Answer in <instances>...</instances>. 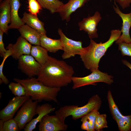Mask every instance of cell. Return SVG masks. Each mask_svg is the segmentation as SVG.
<instances>
[{
	"label": "cell",
	"mask_w": 131,
	"mask_h": 131,
	"mask_svg": "<svg viewBox=\"0 0 131 131\" xmlns=\"http://www.w3.org/2000/svg\"><path fill=\"white\" fill-rule=\"evenodd\" d=\"M89 0H69L66 3L64 4L58 10L62 20L68 22L70 19V16L78 9L83 6Z\"/></svg>",
	"instance_id": "14"
},
{
	"label": "cell",
	"mask_w": 131,
	"mask_h": 131,
	"mask_svg": "<svg viewBox=\"0 0 131 131\" xmlns=\"http://www.w3.org/2000/svg\"><path fill=\"white\" fill-rule=\"evenodd\" d=\"M107 98L110 110L113 119L116 122L123 115L113 98L111 91H108Z\"/></svg>",
	"instance_id": "24"
},
{
	"label": "cell",
	"mask_w": 131,
	"mask_h": 131,
	"mask_svg": "<svg viewBox=\"0 0 131 131\" xmlns=\"http://www.w3.org/2000/svg\"><path fill=\"white\" fill-rule=\"evenodd\" d=\"M74 73L73 67L65 61L49 56L47 62L41 66L37 79L47 86L61 88L72 82Z\"/></svg>",
	"instance_id": "1"
},
{
	"label": "cell",
	"mask_w": 131,
	"mask_h": 131,
	"mask_svg": "<svg viewBox=\"0 0 131 131\" xmlns=\"http://www.w3.org/2000/svg\"><path fill=\"white\" fill-rule=\"evenodd\" d=\"M102 101L97 94L90 98L87 103L84 106L79 107L75 105H66L61 107L55 112L56 115L65 120L71 116L72 119L76 120L82 118L96 108L101 107Z\"/></svg>",
	"instance_id": "4"
},
{
	"label": "cell",
	"mask_w": 131,
	"mask_h": 131,
	"mask_svg": "<svg viewBox=\"0 0 131 131\" xmlns=\"http://www.w3.org/2000/svg\"><path fill=\"white\" fill-rule=\"evenodd\" d=\"M42 8L47 9L51 13H54L57 12L64 3L59 0H37Z\"/></svg>",
	"instance_id": "23"
},
{
	"label": "cell",
	"mask_w": 131,
	"mask_h": 131,
	"mask_svg": "<svg viewBox=\"0 0 131 131\" xmlns=\"http://www.w3.org/2000/svg\"><path fill=\"white\" fill-rule=\"evenodd\" d=\"M3 131H19L17 122L14 118H12L4 121Z\"/></svg>",
	"instance_id": "28"
},
{
	"label": "cell",
	"mask_w": 131,
	"mask_h": 131,
	"mask_svg": "<svg viewBox=\"0 0 131 131\" xmlns=\"http://www.w3.org/2000/svg\"><path fill=\"white\" fill-rule=\"evenodd\" d=\"M121 30H112L109 39L106 42L97 43L90 39L89 45L84 48V50L80 55L81 60L85 67L91 72L98 69L100 60L104 56L109 48L116 41L121 34Z\"/></svg>",
	"instance_id": "2"
},
{
	"label": "cell",
	"mask_w": 131,
	"mask_h": 131,
	"mask_svg": "<svg viewBox=\"0 0 131 131\" xmlns=\"http://www.w3.org/2000/svg\"><path fill=\"white\" fill-rule=\"evenodd\" d=\"M116 6H113L115 13L121 17L122 21V26L121 30L122 34L115 41L116 43L119 42L129 43L131 42L130 30L131 27V12L127 14L122 12L115 1Z\"/></svg>",
	"instance_id": "12"
},
{
	"label": "cell",
	"mask_w": 131,
	"mask_h": 131,
	"mask_svg": "<svg viewBox=\"0 0 131 131\" xmlns=\"http://www.w3.org/2000/svg\"></svg>",
	"instance_id": "37"
},
{
	"label": "cell",
	"mask_w": 131,
	"mask_h": 131,
	"mask_svg": "<svg viewBox=\"0 0 131 131\" xmlns=\"http://www.w3.org/2000/svg\"><path fill=\"white\" fill-rule=\"evenodd\" d=\"M65 119L55 114L45 115L39 122L40 131H66L68 128Z\"/></svg>",
	"instance_id": "8"
},
{
	"label": "cell",
	"mask_w": 131,
	"mask_h": 131,
	"mask_svg": "<svg viewBox=\"0 0 131 131\" xmlns=\"http://www.w3.org/2000/svg\"><path fill=\"white\" fill-rule=\"evenodd\" d=\"M28 10L30 14L37 16L41 7L37 0H27Z\"/></svg>",
	"instance_id": "29"
},
{
	"label": "cell",
	"mask_w": 131,
	"mask_h": 131,
	"mask_svg": "<svg viewBox=\"0 0 131 131\" xmlns=\"http://www.w3.org/2000/svg\"><path fill=\"white\" fill-rule=\"evenodd\" d=\"M113 77L107 73L103 72L98 69L92 72L89 75L83 77L73 76L72 88L76 89L82 86L92 85H95V83L103 82L110 85L113 82Z\"/></svg>",
	"instance_id": "5"
},
{
	"label": "cell",
	"mask_w": 131,
	"mask_h": 131,
	"mask_svg": "<svg viewBox=\"0 0 131 131\" xmlns=\"http://www.w3.org/2000/svg\"></svg>",
	"instance_id": "38"
},
{
	"label": "cell",
	"mask_w": 131,
	"mask_h": 131,
	"mask_svg": "<svg viewBox=\"0 0 131 131\" xmlns=\"http://www.w3.org/2000/svg\"><path fill=\"white\" fill-rule=\"evenodd\" d=\"M7 48L8 50L3 57V61L0 66V80L2 81L3 83L6 84H8L9 83V81L3 74V68L6 59L8 57L11 56L12 53L11 51L10 48L7 47Z\"/></svg>",
	"instance_id": "30"
},
{
	"label": "cell",
	"mask_w": 131,
	"mask_h": 131,
	"mask_svg": "<svg viewBox=\"0 0 131 131\" xmlns=\"http://www.w3.org/2000/svg\"><path fill=\"white\" fill-rule=\"evenodd\" d=\"M101 18L99 13L96 11L93 16L89 15L87 17L83 18L78 23L79 30L87 33L90 39L97 38L98 35L97 26Z\"/></svg>",
	"instance_id": "11"
},
{
	"label": "cell",
	"mask_w": 131,
	"mask_h": 131,
	"mask_svg": "<svg viewBox=\"0 0 131 131\" xmlns=\"http://www.w3.org/2000/svg\"><path fill=\"white\" fill-rule=\"evenodd\" d=\"M0 2H1L2 1V0H0Z\"/></svg>",
	"instance_id": "36"
},
{
	"label": "cell",
	"mask_w": 131,
	"mask_h": 131,
	"mask_svg": "<svg viewBox=\"0 0 131 131\" xmlns=\"http://www.w3.org/2000/svg\"><path fill=\"white\" fill-rule=\"evenodd\" d=\"M57 31L63 47L64 52L61 56L63 59L69 58L76 55H80L82 53L84 48L82 47L81 41H75L68 38L60 28L58 29Z\"/></svg>",
	"instance_id": "7"
},
{
	"label": "cell",
	"mask_w": 131,
	"mask_h": 131,
	"mask_svg": "<svg viewBox=\"0 0 131 131\" xmlns=\"http://www.w3.org/2000/svg\"><path fill=\"white\" fill-rule=\"evenodd\" d=\"M106 114H98L97 115L95 123V131H101L103 129L108 127Z\"/></svg>",
	"instance_id": "27"
},
{
	"label": "cell",
	"mask_w": 131,
	"mask_h": 131,
	"mask_svg": "<svg viewBox=\"0 0 131 131\" xmlns=\"http://www.w3.org/2000/svg\"><path fill=\"white\" fill-rule=\"evenodd\" d=\"M10 7L11 21L8 29H19L25 23L18 15V10L21 6L20 0H9Z\"/></svg>",
	"instance_id": "18"
},
{
	"label": "cell",
	"mask_w": 131,
	"mask_h": 131,
	"mask_svg": "<svg viewBox=\"0 0 131 131\" xmlns=\"http://www.w3.org/2000/svg\"><path fill=\"white\" fill-rule=\"evenodd\" d=\"M4 32L0 30V55L3 57L7 50L4 47V43L3 40V37Z\"/></svg>",
	"instance_id": "32"
},
{
	"label": "cell",
	"mask_w": 131,
	"mask_h": 131,
	"mask_svg": "<svg viewBox=\"0 0 131 131\" xmlns=\"http://www.w3.org/2000/svg\"><path fill=\"white\" fill-rule=\"evenodd\" d=\"M118 46V50L121 51L123 56L131 57V42L126 43L119 42L116 43Z\"/></svg>",
	"instance_id": "31"
},
{
	"label": "cell",
	"mask_w": 131,
	"mask_h": 131,
	"mask_svg": "<svg viewBox=\"0 0 131 131\" xmlns=\"http://www.w3.org/2000/svg\"><path fill=\"white\" fill-rule=\"evenodd\" d=\"M33 101L30 98L25 102L14 118L18 123L19 130L24 129L26 125L37 115L38 102Z\"/></svg>",
	"instance_id": "6"
},
{
	"label": "cell",
	"mask_w": 131,
	"mask_h": 131,
	"mask_svg": "<svg viewBox=\"0 0 131 131\" xmlns=\"http://www.w3.org/2000/svg\"><path fill=\"white\" fill-rule=\"evenodd\" d=\"M55 108L51 105L46 103L38 105L36 109V114L38 116L28 123L24 128L25 131H32L36 128V125L45 115L55 110Z\"/></svg>",
	"instance_id": "15"
},
{
	"label": "cell",
	"mask_w": 131,
	"mask_h": 131,
	"mask_svg": "<svg viewBox=\"0 0 131 131\" xmlns=\"http://www.w3.org/2000/svg\"><path fill=\"white\" fill-rule=\"evenodd\" d=\"M41 67L31 55H24L18 59V68L29 78L37 76Z\"/></svg>",
	"instance_id": "9"
},
{
	"label": "cell",
	"mask_w": 131,
	"mask_h": 131,
	"mask_svg": "<svg viewBox=\"0 0 131 131\" xmlns=\"http://www.w3.org/2000/svg\"><path fill=\"white\" fill-rule=\"evenodd\" d=\"M100 107H97L81 118V129L87 131H95V123L96 117L100 114Z\"/></svg>",
	"instance_id": "21"
},
{
	"label": "cell",
	"mask_w": 131,
	"mask_h": 131,
	"mask_svg": "<svg viewBox=\"0 0 131 131\" xmlns=\"http://www.w3.org/2000/svg\"><path fill=\"white\" fill-rule=\"evenodd\" d=\"M22 19L25 24L41 34H46V32L44 28V23L39 19L37 16L25 12Z\"/></svg>",
	"instance_id": "19"
},
{
	"label": "cell",
	"mask_w": 131,
	"mask_h": 131,
	"mask_svg": "<svg viewBox=\"0 0 131 131\" xmlns=\"http://www.w3.org/2000/svg\"><path fill=\"white\" fill-rule=\"evenodd\" d=\"M120 131H130L131 129V115H123L116 122Z\"/></svg>",
	"instance_id": "25"
},
{
	"label": "cell",
	"mask_w": 131,
	"mask_h": 131,
	"mask_svg": "<svg viewBox=\"0 0 131 131\" xmlns=\"http://www.w3.org/2000/svg\"><path fill=\"white\" fill-rule=\"evenodd\" d=\"M30 97L26 95L15 96L10 99L7 105L0 111V119L4 121L13 118L19 108Z\"/></svg>",
	"instance_id": "10"
},
{
	"label": "cell",
	"mask_w": 131,
	"mask_h": 131,
	"mask_svg": "<svg viewBox=\"0 0 131 131\" xmlns=\"http://www.w3.org/2000/svg\"><path fill=\"white\" fill-rule=\"evenodd\" d=\"M11 21L10 7L9 0H4L0 2V30L7 34L8 24Z\"/></svg>",
	"instance_id": "16"
},
{
	"label": "cell",
	"mask_w": 131,
	"mask_h": 131,
	"mask_svg": "<svg viewBox=\"0 0 131 131\" xmlns=\"http://www.w3.org/2000/svg\"><path fill=\"white\" fill-rule=\"evenodd\" d=\"M118 3L123 9L129 7L131 4V0H115Z\"/></svg>",
	"instance_id": "33"
},
{
	"label": "cell",
	"mask_w": 131,
	"mask_h": 131,
	"mask_svg": "<svg viewBox=\"0 0 131 131\" xmlns=\"http://www.w3.org/2000/svg\"><path fill=\"white\" fill-rule=\"evenodd\" d=\"M30 55L41 66L47 62L49 57L48 51L40 45L32 46Z\"/></svg>",
	"instance_id": "22"
},
{
	"label": "cell",
	"mask_w": 131,
	"mask_h": 131,
	"mask_svg": "<svg viewBox=\"0 0 131 131\" xmlns=\"http://www.w3.org/2000/svg\"><path fill=\"white\" fill-rule=\"evenodd\" d=\"M21 36L31 44L34 45H40V33L27 25L24 24L18 29Z\"/></svg>",
	"instance_id": "17"
},
{
	"label": "cell",
	"mask_w": 131,
	"mask_h": 131,
	"mask_svg": "<svg viewBox=\"0 0 131 131\" xmlns=\"http://www.w3.org/2000/svg\"><path fill=\"white\" fill-rule=\"evenodd\" d=\"M40 46L48 51L55 53L63 48L60 39H54L47 37L46 34H42L40 40Z\"/></svg>",
	"instance_id": "20"
},
{
	"label": "cell",
	"mask_w": 131,
	"mask_h": 131,
	"mask_svg": "<svg viewBox=\"0 0 131 131\" xmlns=\"http://www.w3.org/2000/svg\"><path fill=\"white\" fill-rule=\"evenodd\" d=\"M122 61L123 64L130 68L131 70V64L128 61L125 60H123Z\"/></svg>",
	"instance_id": "34"
},
{
	"label": "cell",
	"mask_w": 131,
	"mask_h": 131,
	"mask_svg": "<svg viewBox=\"0 0 131 131\" xmlns=\"http://www.w3.org/2000/svg\"><path fill=\"white\" fill-rule=\"evenodd\" d=\"M4 121L0 119V131H3V128Z\"/></svg>",
	"instance_id": "35"
},
{
	"label": "cell",
	"mask_w": 131,
	"mask_h": 131,
	"mask_svg": "<svg viewBox=\"0 0 131 131\" xmlns=\"http://www.w3.org/2000/svg\"><path fill=\"white\" fill-rule=\"evenodd\" d=\"M32 47L30 43L21 36L15 44H10L7 47L11 49L12 53L11 56L17 60L23 55H30Z\"/></svg>",
	"instance_id": "13"
},
{
	"label": "cell",
	"mask_w": 131,
	"mask_h": 131,
	"mask_svg": "<svg viewBox=\"0 0 131 131\" xmlns=\"http://www.w3.org/2000/svg\"><path fill=\"white\" fill-rule=\"evenodd\" d=\"M8 87L12 93L15 96L20 97L25 95L24 87L19 83L11 82Z\"/></svg>",
	"instance_id": "26"
},
{
	"label": "cell",
	"mask_w": 131,
	"mask_h": 131,
	"mask_svg": "<svg viewBox=\"0 0 131 131\" xmlns=\"http://www.w3.org/2000/svg\"><path fill=\"white\" fill-rule=\"evenodd\" d=\"M13 80L24 86L25 95L30 97L33 100L38 102L43 101L58 103L57 97L61 88L47 86L33 77L22 79L14 78Z\"/></svg>",
	"instance_id": "3"
}]
</instances>
